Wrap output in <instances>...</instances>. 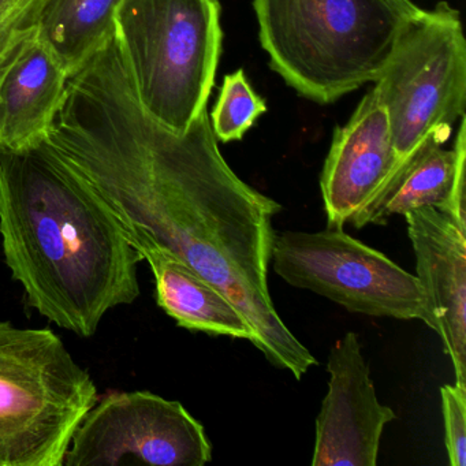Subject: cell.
<instances>
[{"instance_id":"cell-14","label":"cell","mask_w":466,"mask_h":466,"mask_svg":"<svg viewBox=\"0 0 466 466\" xmlns=\"http://www.w3.org/2000/svg\"><path fill=\"white\" fill-rule=\"evenodd\" d=\"M457 154L433 147L413 160L391 184L350 219L356 228L386 225L394 215L433 207L449 214Z\"/></svg>"},{"instance_id":"cell-3","label":"cell","mask_w":466,"mask_h":466,"mask_svg":"<svg viewBox=\"0 0 466 466\" xmlns=\"http://www.w3.org/2000/svg\"><path fill=\"white\" fill-rule=\"evenodd\" d=\"M253 7L272 70L320 105L376 81L424 13L411 0H253Z\"/></svg>"},{"instance_id":"cell-11","label":"cell","mask_w":466,"mask_h":466,"mask_svg":"<svg viewBox=\"0 0 466 466\" xmlns=\"http://www.w3.org/2000/svg\"><path fill=\"white\" fill-rule=\"evenodd\" d=\"M417 275L438 320L455 384L466 390V230L433 207L405 215Z\"/></svg>"},{"instance_id":"cell-10","label":"cell","mask_w":466,"mask_h":466,"mask_svg":"<svg viewBox=\"0 0 466 466\" xmlns=\"http://www.w3.org/2000/svg\"><path fill=\"white\" fill-rule=\"evenodd\" d=\"M395 152L383 106L365 95L348 124L337 127L320 178L327 228H343L389 181Z\"/></svg>"},{"instance_id":"cell-19","label":"cell","mask_w":466,"mask_h":466,"mask_svg":"<svg viewBox=\"0 0 466 466\" xmlns=\"http://www.w3.org/2000/svg\"><path fill=\"white\" fill-rule=\"evenodd\" d=\"M457 154V165H455L454 185H452L451 200L447 217L451 218L458 228L466 230L465 219V170H466V118H461L457 137L454 144Z\"/></svg>"},{"instance_id":"cell-15","label":"cell","mask_w":466,"mask_h":466,"mask_svg":"<svg viewBox=\"0 0 466 466\" xmlns=\"http://www.w3.org/2000/svg\"><path fill=\"white\" fill-rule=\"evenodd\" d=\"M121 0H47L39 34L67 73L76 72L116 32L114 15Z\"/></svg>"},{"instance_id":"cell-17","label":"cell","mask_w":466,"mask_h":466,"mask_svg":"<svg viewBox=\"0 0 466 466\" xmlns=\"http://www.w3.org/2000/svg\"><path fill=\"white\" fill-rule=\"evenodd\" d=\"M46 4L47 0H0V80L39 31Z\"/></svg>"},{"instance_id":"cell-1","label":"cell","mask_w":466,"mask_h":466,"mask_svg":"<svg viewBox=\"0 0 466 466\" xmlns=\"http://www.w3.org/2000/svg\"><path fill=\"white\" fill-rule=\"evenodd\" d=\"M45 141L102 198L135 249L163 248L222 291L272 365L301 380L319 364L269 293L272 219L282 206L231 170L207 110L185 133L147 113L116 34L70 73Z\"/></svg>"},{"instance_id":"cell-7","label":"cell","mask_w":466,"mask_h":466,"mask_svg":"<svg viewBox=\"0 0 466 466\" xmlns=\"http://www.w3.org/2000/svg\"><path fill=\"white\" fill-rule=\"evenodd\" d=\"M271 261L289 285L326 297L349 312L421 320L438 334L432 304L419 278L343 228L277 233Z\"/></svg>"},{"instance_id":"cell-2","label":"cell","mask_w":466,"mask_h":466,"mask_svg":"<svg viewBox=\"0 0 466 466\" xmlns=\"http://www.w3.org/2000/svg\"><path fill=\"white\" fill-rule=\"evenodd\" d=\"M5 261L40 315L78 337L140 296L141 256L86 181L43 141L0 149Z\"/></svg>"},{"instance_id":"cell-12","label":"cell","mask_w":466,"mask_h":466,"mask_svg":"<svg viewBox=\"0 0 466 466\" xmlns=\"http://www.w3.org/2000/svg\"><path fill=\"white\" fill-rule=\"evenodd\" d=\"M69 73L39 31L0 80V149L39 146L58 113Z\"/></svg>"},{"instance_id":"cell-5","label":"cell","mask_w":466,"mask_h":466,"mask_svg":"<svg viewBox=\"0 0 466 466\" xmlns=\"http://www.w3.org/2000/svg\"><path fill=\"white\" fill-rule=\"evenodd\" d=\"M97 389L50 329L0 321V466H64Z\"/></svg>"},{"instance_id":"cell-18","label":"cell","mask_w":466,"mask_h":466,"mask_svg":"<svg viewBox=\"0 0 466 466\" xmlns=\"http://www.w3.org/2000/svg\"><path fill=\"white\" fill-rule=\"evenodd\" d=\"M446 447L452 466L466 463V390L457 384H446L441 389Z\"/></svg>"},{"instance_id":"cell-16","label":"cell","mask_w":466,"mask_h":466,"mask_svg":"<svg viewBox=\"0 0 466 466\" xmlns=\"http://www.w3.org/2000/svg\"><path fill=\"white\" fill-rule=\"evenodd\" d=\"M266 111V103L255 94L244 70L226 76L209 119L215 137L222 143L241 140Z\"/></svg>"},{"instance_id":"cell-13","label":"cell","mask_w":466,"mask_h":466,"mask_svg":"<svg viewBox=\"0 0 466 466\" xmlns=\"http://www.w3.org/2000/svg\"><path fill=\"white\" fill-rule=\"evenodd\" d=\"M136 250L154 274L157 305L179 327L253 345L252 327L222 291L163 248L143 245Z\"/></svg>"},{"instance_id":"cell-6","label":"cell","mask_w":466,"mask_h":466,"mask_svg":"<svg viewBox=\"0 0 466 466\" xmlns=\"http://www.w3.org/2000/svg\"><path fill=\"white\" fill-rule=\"evenodd\" d=\"M375 83L372 91L386 113L395 152L384 189L416 157L446 143L465 116L466 42L460 13L446 2L424 10L400 36Z\"/></svg>"},{"instance_id":"cell-4","label":"cell","mask_w":466,"mask_h":466,"mask_svg":"<svg viewBox=\"0 0 466 466\" xmlns=\"http://www.w3.org/2000/svg\"><path fill=\"white\" fill-rule=\"evenodd\" d=\"M116 35L147 113L185 133L207 110L222 51L218 0H121Z\"/></svg>"},{"instance_id":"cell-9","label":"cell","mask_w":466,"mask_h":466,"mask_svg":"<svg viewBox=\"0 0 466 466\" xmlns=\"http://www.w3.org/2000/svg\"><path fill=\"white\" fill-rule=\"evenodd\" d=\"M329 392L316 419L312 466H376L384 427L397 419L376 397L359 337L348 332L329 351Z\"/></svg>"},{"instance_id":"cell-8","label":"cell","mask_w":466,"mask_h":466,"mask_svg":"<svg viewBox=\"0 0 466 466\" xmlns=\"http://www.w3.org/2000/svg\"><path fill=\"white\" fill-rule=\"evenodd\" d=\"M211 460L203 424L181 402L151 391H113L81 420L64 466H204Z\"/></svg>"}]
</instances>
